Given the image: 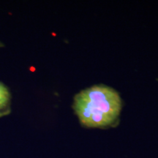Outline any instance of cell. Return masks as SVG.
Returning a JSON list of instances; mask_svg holds the SVG:
<instances>
[{
  "label": "cell",
  "instance_id": "cell-2",
  "mask_svg": "<svg viewBox=\"0 0 158 158\" xmlns=\"http://www.w3.org/2000/svg\"><path fill=\"white\" fill-rule=\"evenodd\" d=\"M10 94L7 89L0 83V109L5 107L9 101Z\"/></svg>",
  "mask_w": 158,
  "mask_h": 158
},
{
  "label": "cell",
  "instance_id": "cell-1",
  "mask_svg": "<svg viewBox=\"0 0 158 158\" xmlns=\"http://www.w3.org/2000/svg\"><path fill=\"white\" fill-rule=\"evenodd\" d=\"M73 108L85 127H108L117 120L122 109V100L112 88L104 85L93 86L75 97Z\"/></svg>",
  "mask_w": 158,
  "mask_h": 158
}]
</instances>
